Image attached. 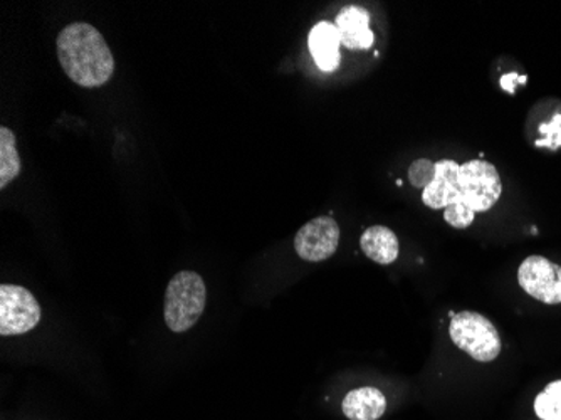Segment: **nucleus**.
I'll use <instances>...</instances> for the list:
<instances>
[{
    "label": "nucleus",
    "instance_id": "6e6552de",
    "mask_svg": "<svg viewBox=\"0 0 561 420\" xmlns=\"http://www.w3.org/2000/svg\"><path fill=\"white\" fill-rule=\"evenodd\" d=\"M459 169L461 166H457L453 160L436 163V177L422 194V201L427 207L446 208L456 202H465L459 189Z\"/></svg>",
    "mask_w": 561,
    "mask_h": 420
},
{
    "label": "nucleus",
    "instance_id": "39448f33",
    "mask_svg": "<svg viewBox=\"0 0 561 420\" xmlns=\"http://www.w3.org/2000/svg\"><path fill=\"white\" fill-rule=\"evenodd\" d=\"M41 306L30 290L15 284L0 286V334L15 337L37 327Z\"/></svg>",
    "mask_w": 561,
    "mask_h": 420
},
{
    "label": "nucleus",
    "instance_id": "dca6fc26",
    "mask_svg": "<svg viewBox=\"0 0 561 420\" xmlns=\"http://www.w3.org/2000/svg\"><path fill=\"white\" fill-rule=\"evenodd\" d=\"M434 177H436V163L427 159L415 160L409 169V179H411L412 185L417 189H425L431 185Z\"/></svg>",
    "mask_w": 561,
    "mask_h": 420
},
{
    "label": "nucleus",
    "instance_id": "423d86ee",
    "mask_svg": "<svg viewBox=\"0 0 561 420\" xmlns=\"http://www.w3.org/2000/svg\"><path fill=\"white\" fill-rule=\"evenodd\" d=\"M519 286L545 305L561 303V266L543 256H529L518 270Z\"/></svg>",
    "mask_w": 561,
    "mask_h": 420
},
{
    "label": "nucleus",
    "instance_id": "7ed1b4c3",
    "mask_svg": "<svg viewBox=\"0 0 561 420\" xmlns=\"http://www.w3.org/2000/svg\"><path fill=\"white\" fill-rule=\"evenodd\" d=\"M449 334L457 349L481 363L494 362L503 349L496 327L486 317H482L481 313L462 311L453 315Z\"/></svg>",
    "mask_w": 561,
    "mask_h": 420
},
{
    "label": "nucleus",
    "instance_id": "f257e3e1",
    "mask_svg": "<svg viewBox=\"0 0 561 420\" xmlns=\"http://www.w3.org/2000/svg\"><path fill=\"white\" fill-rule=\"evenodd\" d=\"M58 59L78 87L100 88L112 80L115 58L100 31L88 22H72L58 36Z\"/></svg>",
    "mask_w": 561,
    "mask_h": 420
},
{
    "label": "nucleus",
    "instance_id": "ddd939ff",
    "mask_svg": "<svg viewBox=\"0 0 561 420\" xmlns=\"http://www.w3.org/2000/svg\"><path fill=\"white\" fill-rule=\"evenodd\" d=\"M21 167L14 132L8 126H2L0 128V189L8 188L9 183L21 173Z\"/></svg>",
    "mask_w": 561,
    "mask_h": 420
},
{
    "label": "nucleus",
    "instance_id": "2eb2a0df",
    "mask_svg": "<svg viewBox=\"0 0 561 420\" xmlns=\"http://www.w3.org/2000/svg\"><path fill=\"white\" fill-rule=\"evenodd\" d=\"M476 213L465 202H456L444 208V219L456 229H468L474 223Z\"/></svg>",
    "mask_w": 561,
    "mask_h": 420
},
{
    "label": "nucleus",
    "instance_id": "20e7f679",
    "mask_svg": "<svg viewBox=\"0 0 561 420\" xmlns=\"http://www.w3.org/2000/svg\"><path fill=\"white\" fill-rule=\"evenodd\" d=\"M459 189L462 201L474 213H486L503 194V183L493 163L471 160L459 169Z\"/></svg>",
    "mask_w": 561,
    "mask_h": 420
},
{
    "label": "nucleus",
    "instance_id": "0eeeda50",
    "mask_svg": "<svg viewBox=\"0 0 561 420\" xmlns=\"http://www.w3.org/2000/svg\"><path fill=\"white\" fill-rule=\"evenodd\" d=\"M339 245L340 227L331 217H317L306 223L295 238V251L302 261H327L335 254Z\"/></svg>",
    "mask_w": 561,
    "mask_h": 420
},
{
    "label": "nucleus",
    "instance_id": "9d476101",
    "mask_svg": "<svg viewBox=\"0 0 561 420\" xmlns=\"http://www.w3.org/2000/svg\"><path fill=\"white\" fill-rule=\"evenodd\" d=\"M308 46H310L314 63L323 71H335L339 68L340 59H342L340 56L342 39H340L335 24L327 21L318 22L308 37Z\"/></svg>",
    "mask_w": 561,
    "mask_h": 420
},
{
    "label": "nucleus",
    "instance_id": "4468645a",
    "mask_svg": "<svg viewBox=\"0 0 561 420\" xmlns=\"http://www.w3.org/2000/svg\"><path fill=\"white\" fill-rule=\"evenodd\" d=\"M535 412L541 420H561V381L551 382L535 400Z\"/></svg>",
    "mask_w": 561,
    "mask_h": 420
},
{
    "label": "nucleus",
    "instance_id": "9b49d317",
    "mask_svg": "<svg viewBox=\"0 0 561 420\" xmlns=\"http://www.w3.org/2000/svg\"><path fill=\"white\" fill-rule=\"evenodd\" d=\"M342 409L350 420H378L386 413L387 399L378 388H355L346 394Z\"/></svg>",
    "mask_w": 561,
    "mask_h": 420
},
{
    "label": "nucleus",
    "instance_id": "f3484780",
    "mask_svg": "<svg viewBox=\"0 0 561 420\" xmlns=\"http://www.w3.org/2000/svg\"><path fill=\"white\" fill-rule=\"evenodd\" d=\"M526 78H522V76L516 75V72H510V75L503 76L501 78V84H503L504 91H510V93H515V81H525Z\"/></svg>",
    "mask_w": 561,
    "mask_h": 420
},
{
    "label": "nucleus",
    "instance_id": "f03ea898",
    "mask_svg": "<svg viewBox=\"0 0 561 420\" xmlns=\"http://www.w3.org/2000/svg\"><path fill=\"white\" fill-rule=\"evenodd\" d=\"M206 283L194 271L175 274L167 286L165 323L173 333L191 330L206 309Z\"/></svg>",
    "mask_w": 561,
    "mask_h": 420
},
{
    "label": "nucleus",
    "instance_id": "f8f14e48",
    "mask_svg": "<svg viewBox=\"0 0 561 420\" xmlns=\"http://www.w3.org/2000/svg\"><path fill=\"white\" fill-rule=\"evenodd\" d=\"M360 248L368 259L377 262V264H383V266L397 261L400 252L397 234L386 226L368 227V229L362 234Z\"/></svg>",
    "mask_w": 561,
    "mask_h": 420
},
{
    "label": "nucleus",
    "instance_id": "1a4fd4ad",
    "mask_svg": "<svg viewBox=\"0 0 561 420\" xmlns=\"http://www.w3.org/2000/svg\"><path fill=\"white\" fill-rule=\"evenodd\" d=\"M336 30L342 46L350 50L370 49L375 43L374 31L370 30V14L358 5L342 9L335 19Z\"/></svg>",
    "mask_w": 561,
    "mask_h": 420
}]
</instances>
